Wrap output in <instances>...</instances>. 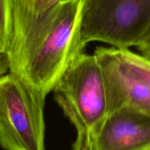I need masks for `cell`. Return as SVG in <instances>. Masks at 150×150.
<instances>
[{
	"label": "cell",
	"instance_id": "cell-1",
	"mask_svg": "<svg viewBox=\"0 0 150 150\" xmlns=\"http://www.w3.org/2000/svg\"><path fill=\"white\" fill-rule=\"evenodd\" d=\"M86 0H62L12 37L9 73L45 97L83 53L81 24Z\"/></svg>",
	"mask_w": 150,
	"mask_h": 150
},
{
	"label": "cell",
	"instance_id": "cell-2",
	"mask_svg": "<svg viewBox=\"0 0 150 150\" xmlns=\"http://www.w3.org/2000/svg\"><path fill=\"white\" fill-rule=\"evenodd\" d=\"M54 98L77 133L90 142L108 116L106 84L95 56L82 53L53 89Z\"/></svg>",
	"mask_w": 150,
	"mask_h": 150
},
{
	"label": "cell",
	"instance_id": "cell-3",
	"mask_svg": "<svg viewBox=\"0 0 150 150\" xmlns=\"http://www.w3.org/2000/svg\"><path fill=\"white\" fill-rule=\"evenodd\" d=\"M46 97L22 78L0 76V146L4 150H45Z\"/></svg>",
	"mask_w": 150,
	"mask_h": 150
},
{
	"label": "cell",
	"instance_id": "cell-4",
	"mask_svg": "<svg viewBox=\"0 0 150 150\" xmlns=\"http://www.w3.org/2000/svg\"><path fill=\"white\" fill-rule=\"evenodd\" d=\"M150 29V0H89L81 24L83 46L103 42L122 49L137 46Z\"/></svg>",
	"mask_w": 150,
	"mask_h": 150
},
{
	"label": "cell",
	"instance_id": "cell-5",
	"mask_svg": "<svg viewBox=\"0 0 150 150\" xmlns=\"http://www.w3.org/2000/svg\"><path fill=\"white\" fill-rule=\"evenodd\" d=\"M91 150H150V116L122 106L108 116Z\"/></svg>",
	"mask_w": 150,
	"mask_h": 150
},
{
	"label": "cell",
	"instance_id": "cell-6",
	"mask_svg": "<svg viewBox=\"0 0 150 150\" xmlns=\"http://www.w3.org/2000/svg\"><path fill=\"white\" fill-rule=\"evenodd\" d=\"M94 55L105 78L108 115L121 107L129 106L150 116V88L125 69L113 48L98 47Z\"/></svg>",
	"mask_w": 150,
	"mask_h": 150
},
{
	"label": "cell",
	"instance_id": "cell-7",
	"mask_svg": "<svg viewBox=\"0 0 150 150\" xmlns=\"http://www.w3.org/2000/svg\"><path fill=\"white\" fill-rule=\"evenodd\" d=\"M62 1V0H13L12 37L21 32L31 22L38 19Z\"/></svg>",
	"mask_w": 150,
	"mask_h": 150
},
{
	"label": "cell",
	"instance_id": "cell-8",
	"mask_svg": "<svg viewBox=\"0 0 150 150\" xmlns=\"http://www.w3.org/2000/svg\"><path fill=\"white\" fill-rule=\"evenodd\" d=\"M113 50L125 69L135 79L150 88V60L129 48H113Z\"/></svg>",
	"mask_w": 150,
	"mask_h": 150
},
{
	"label": "cell",
	"instance_id": "cell-9",
	"mask_svg": "<svg viewBox=\"0 0 150 150\" xmlns=\"http://www.w3.org/2000/svg\"><path fill=\"white\" fill-rule=\"evenodd\" d=\"M13 0H0V52L7 53L13 32Z\"/></svg>",
	"mask_w": 150,
	"mask_h": 150
},
{
	"label": "cell",
	"instance_id": "cell-10",
	"mask_svg": "<svg viewBox=\"0 0 150 150\" xmlns=\"http://www.w3.org/2000/svg\"><path fill=\"white\" fill-rule=\"evenodd\" d=\"M137 47L142 52V55L150 60V29Z\"/></svg>",
	"mask_w": 150,
	"mask_h": 150
},
{
	"label": "cell",
	"instance_id": "cell-11",
	"mask_svg": "<svg viewBox=\"0 0 150 150\" xmlns=\"http://www.w3.org/2000/svg\"><path fill=\"white\" fill-rule=\"evenodd\" d=\"M72 150H91L87 138L84 135L77 133Z\"/></svg>",
	"mask_w": 150,
	"mask_h": 150
},
{
	"label": "cell",
	"instance_id": "cell-12",
	"mask_svg": "<svg viewBox=\"0 0 150 150\" xmlns=\"http://www.w3.org/2000/svg\"><path fill=\"white\" fill-rule=\"evenodd\" d=\"M10 70V62L6 52H0V76L6 74Z\"/></svg>",
	"mask_w": 150,
	"mask_h": 150
}]
</instances>
